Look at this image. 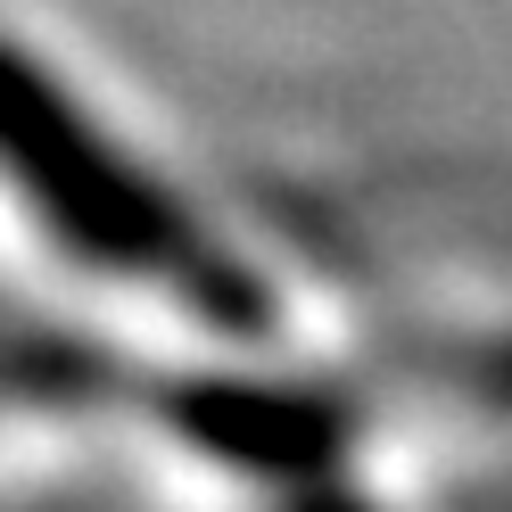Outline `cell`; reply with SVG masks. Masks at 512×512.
<instances>
[{
	"instance_id": "cell-1",
	"label": "cell",
	"mask_w": 512,
	"mask_h": 512,
	"mask_svg": "<svg viewBox=\"0 0 512 512\" xmlns=\"http://www.w3.org/2000/svg\"><path fill=\"white\" fill-rule=\"evenodd\" d=\"M0 182L34 207L83 265L116 281H141L166 306L199 314L207 331H265V290L240 256L207 240V223H190L174 190H157L141 157H124L100 124L75 108V91H58L34 58L0 42Z\"/></svg>"
}]
</instances>
